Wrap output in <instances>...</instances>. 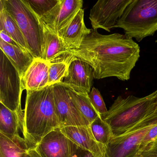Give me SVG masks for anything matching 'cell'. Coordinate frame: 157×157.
<instances>
[{"instance_id":"30","label":"cell","mask_w":157,"mask_h":157,"mask_svg":"<svg viewBox=\"0 0 157 157\" xmlns=\"http://www.w3.org/2000/svg\"><path fill=\"white\" fill-rule=\"evenodd\" d=\"M0 37H1V39H2V41H4L5 43H7L9 44L18 47L22 48L21 47V46L19 44H17L13 39L11 37H10L3 30H0Z\"/></svg>"},{"instance_id":"16","label":"cell","mask_w":157,"mask_h":157,"mask_svg":"<svg viewBox=\"0 0 157 157\" xmlns=\"http://www.w3.org/2000/svg\"><path fill=\"white\" fill-rule=\"evenodd\" d=\"M22 125L18 114L0 103V133L14 142L25 141L20 135Z\"/></svg>"},{"instance_id":"27","label":"cell","mask_w":157,"mask_h":157,"mask_svg":"<svg viewBox=\"0 0 157 157\" xmlns=\"http://www.w3.org/2000/svg\"><path fill=\"white\" fill-rule=\"evenodd\" d=\"M71 157H95L92 153L78 147L73 142Z\"/></svg>"},{"instance_id":"5","label":"cell","mask_w":157,"mask_h":157,"mask_svg":"<svg viewBox=\"0 0 157 157\" xmlns=\"http://www.w3.org/2000/svg\"><path fill=\"white\" fill-rule=\"evenodd\" d=\"M4 9L20 27L29 53L36 59H42L44 26L25 0H0Z\"/></svg>"},{"instance_id":"23","label":"cell","mask_w":157,"mask_h":157,"mask_svg":"<svg viewBox=\"0 0 157 157\" xmlns=\"http://www.w3.org/2000/svg\"><path fill=\"white\" fill-rule=\"evenodd\" d=\"M66 59L49 63L48 85L61 83L68 71L70 59L67 57Z\"/></svg>"},{"instance_id":"17","label":"cell","mask_w":157,"mask_h":157,"mask_svg":"<svg viewBox=\"0 0 157 157\" xmlns=\"http://www.w3.org/2000/svg\"><path fill=\"white\" fill-rule=\"evenodd\" d=\"M44 42L42 59L54 62L63 60L67 48L59 36L44 25Z\"/></svg>"},{"instance_id":"22","label":"cell","mask_w":157,"mask_h":157,"mask_svg":"<svg viewBox=\"0 0 157 157\" xmlns=\"http://www.w3.org/2000/svg\"><path fill=\"white\" fill-rule=\"evenodd\" d=\"M26 149L25 141L14 142L0 133V157H21Z\"/></svg>"},{"instance_id":"20","label":"cell","mask_w":157,"mask_h":157,"mask_svg":"<svg viewBox=\"0 0 157 157\" xmlns=\"http://www.w3.org/2000/svg\"><path fill=\"white\" fill-rule=\"evenodd\" d=\"M67 88L74 105L90 124L98 117L101 116L93 106L89 99V94L78 93L71 89Z\"/></svg>"},{"instance_id":"14","label":"cell","mask_w":157,"mask_h":157,"mask_svg":"<svg viewBox=\"0 0 157 157\" xmlns=\"http://www.w3.org/2000/svg\"><path fill=\"white\" fill-rule=\"evenodd\" d=\"M84 13V10L80 9L71 22L58 34L67 50L79 48L91 32V29L85 25Z\"/></svg>"},{"instance_id":"3","label":"cell","mask_w":157,"mask_h":157,"mask_svg":"<svg viewBox=\"0 0 157 157\" xmlns=\"http://www.w3.org/2000/svg\"><path fill=\"white\" fill-rule=\"evenodd\" d=\"M156 91L145 97L119 96L107 112L101 115L111 127L113 136L125 134L156 110Z\"/></svg>"},{"instance_id":"26","label":"cell","mask_w":157,"mask_h":157,"mask_svg":"<svg viewBox=\"0 0 157 157\" xmlns=\"http://www.w3.org/2000/svg\"><path fill=\"white\" fill-rule=\"evenodd\" d=\"M136 157H157V137L140 149Z\"/></svg>"},{"instance_id":"29","label":"cell","mask_w":157,"mask_h":157,"mask_svg":"<svg viewBox=\"0 0 157 157\" xmlns=\"http://www.w3.org/2000/svg\"><path fill=\"white\" fill-rule=\"evenodd\" d=\"M151 126H152L151 128L144 138L141 143L140 150L143 148L148 143H149L150 141L156 138L157 137V124Z\"/></svg>"},{"instance_id":"6","label":"cell","mask_w":157,"mask_h":157,"mask_svg":"<svg viewBox=\"0 0 157 157\" xmlns=\"http://www.w3.org/2000/svg\"><path fill=\"white\" fill-rule=\"evenodd\" d=\"M22 92L21 81L18 71L1 50L0 52V103L18 114L23 130L24 113L22 110L21 104Z\"/></svg>"},{"instance_id":"21","label":"cell","mask_w":157,"mask_h":157,"mask_svg":"<svg viewBox=\"0 0 157 157\" xmlns=\"http://www.w3.org/2000/svg\"><path fill=\"white\" fill-rule=\"evenodd\" d=\"M90 127L96 140L107 147L113 136L110 125L99 116L90 124Z\"/></svg>"},{"instance_id":"28","label":"cell","mask_w":157,"mask_h":157,"mask_svg":"<svg viewBox=\"0 0 157 157\" xmlns=\"http://www.w3.org/2000/svg\"><path fill=\"white\" fill-rule=\"evenodd\" d=\"M157 124V113L148 116L136 124V128L144 127L147 126H151Z\"/></svg>"},{"instance_id":"19","label":"cell","mask_w":157,"mask_h":157,"mask_svg":"<svg viewBox=\"0 0 157 157\" xmlns=\"http://www.w3.org/2000/svg\"><path fill=\"white\" fill-rule=\"evenodd\" d=\"M0 30L4 31L11 37L22 49L27 52L28 48L23 35L16 22L0 3Z\"/></svg>"},{"instance_id":"2","label":"cell","mask_w":157,"mask_h":157,"mask_svg":"<svg viewBox=\"0 0 157 157\" xmlns=\"http://www.w3.org/2000/svg\"><path fill=\"white\" fill-rule=\"evenodd\" d=\"M58 128L53 85L26 91L22 133L27 149L35 147L44 137Z\"/></svg>"},{"instance_id":"9","label":"cell","mask_w":157,"mask_h":157,"mask_svg":"<svg viewBox=\"0 0 157 157\" xmlns=\"http://www.w3.org/2000/svg\"><path fill=\"white\" fill-rule=\"evenodd\" d=\"M83 2L82 0H59L57 5L40 21L46 28L58 35L82 9Z\"/></svg>"},{"instance_id":"11","label":"cell","mask_w":157,"mask_h":157,"mask_svg":"<svg viewBox=\"0 0 157 157\" xmlns=\"http://www.w3.org/2000/svg\"><path fill=\"white\" fill-rule=\"evenodd\" d=\"M68 71L62 83L76 92L89 94L93 84L94 71L87 62L76 58H71Z\"/></svg>"},{"instance_id":"4","label":"cell","mask_w":157,"mask_h":157,"mask_svg":"<svg viewBox=\"0 0 157 157\" xmlns=\"http://www.w3.org/2000/svg\"><path fill=\"white\" fill-rule=\"evenodd\" d=\"M115 28L138 42L153 36L157 31V0H133Z\"/></svg>"},{"instance_id":"12","label":"cell","mask_w":157,"mask_h":157,"mask_svg":"<svg viewBox=\"0 0 157 157\" xmlns=\"http://www.w3.org/2000/svg\"><path fill=\"white\" fill-rule=\"evenodd\" d=\"M61 132L76 145L92 153L95 157H108L107 148L95 139L89 125L60 128Z\"/></svg>"},{"instance_id":"25","label":"cell","mask_w":157,"mask_h":157,"mask_svg":"<svg viewBox=\"0 0 157 157\" xmlns=\"http://www.w3.org/2000/svg\"><path fill=\"white\" fill-rule=\"evenodd\" d=\"M88 96L94 108L100 115L108 111L101 93L98 89L93 87Z\"/></svg>"},{"instance_id":"7","label":"cell","mask_w":157,"mask_h":157,"mask_svg":"<svg viewBox=\"0 0 157 157\" xmlns=\"http://www.w3.org/2000/svg\"><path fill=\"white\" fill-rule=\"evenodd\" d=\"M133 0H99L90 12L93 29H102L110 32L115 28L127 7Z\"/></svg>"},{"instance_id":"8","label":"cell","mask_w":157,"mask_h":157,"mask_svg":"<svg viewBox=\"0 0 157 157\" xmlns=\"http://www.w3.org/2000/svg\"><path fill=\"white\" fill-rule=\"evenodd\" d=\"M53 90L55 107L60 128L90 124L74 105L67 87L62 82L53 85Z\"/></svg>"},{"instance_id":"31","label":"cell","mask_w":157,"mask_h":157,"mask_svg":"<svg viewBox=\"0 0 157 157\" xmlns=\"http://www.w3.org/2000/svg\"><path fill=\"white\" fill-rule=\"evenodd\" d=\"M21 157H42L35 148L26 149L22 154Z\"/></svg>"},{"instance_id":"10","label":"cell","mask_w":157,"mask_h":157,"mask_svg":"<svg viewBox=\"0 0 157 157\" xmlns=\"http://www.w3.org/2000/svg\"><path fill=\"white\" fill-rule=\"evenodd\" d=\"M151 126H147L121 136H113L107 147L108 157H136Z\"/></svg>"},{"instance_id":"15","label":"cell","mask_w":157,"mask_h":157,"mask_svg":"<svg viewBox=\"0 0 157 157\" xmlns=\"http://www.w3.org/2000/svg\"><path fill=\"white\" fill-rule=\"evenodd\" d=\"M50 62L36 59L21 78L22 90H36L48 86Z\"/></svg>"},{"instance_id":"18","label":"cell","mask_w":157,"mask_h":157,"mask_svg":"<svg viewBox=\"0 0 157 157\" xmlns=\"http://www.w3.org/2000/svg\"><path fill=\"white\" fill-rule=\"evenodd\" d=\"M0 48L18 71L21 78L35 59L29 52L0 39Z\"/></svg>"},{"instance_id":"13","label":"cell","mask_w":157,"mask_h":157,"mask_svg":"<svg viewBox=\"0 0 157 157\" xmlns=\"http://www.w3.org/2000/svg\"><path fill=\"white\" fill-rule=\"evenodd\" d=\"M72 145L58 128L44 137L35 148L42 157H71Z\"/></svg>"},{"instance_id":"24","label":"cell","mask_w":157,"mask_h":157,"mask_svg":"<svg viewBox=\"0 0 157 157\" xmlns=\"http://www.w3.org/2000/svg\"><path fill=\"white\" fill-rule=\"evenodd\" d=\"M25 1L40 19L57 5L59 0H25Z\"/></svg>"},{"instance_id":"1","label":"cell","mask_w":157,"mask_h":157,"mask_svg":"<svg viewBox=\"0 0 157 157\" xmlns=\"http://www.w3.org/2000/svg\"><path fill=\"white\" fill-rule=\"evenodd\" d=\"M65 56L87 62L93 68L94 78L115 77L125 81L130 79L139 59L140 48L126 35L117 33L105 35L91 29L79 48L67 50Z\"/></svg>"}]
</instances>
